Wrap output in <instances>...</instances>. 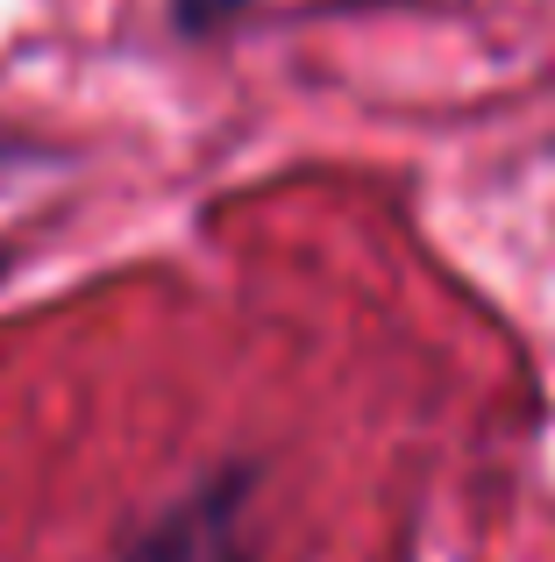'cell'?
<instances>
[{"label": "cell", "instance_id": "obj_1", "mask_svg": "<svg viewBox=\"0 0 555 562\" xmlns=\"http://www.w3.org/2000/svg\"><path fill=\"white\" fill-rule=\"evenodd\" d=\"M257 498H264V470L250 456L214 463L185 492H171L157 513H143L107 549V562H264Z\"/></svg>", "mask_w": 555, "mask_h": 562}, {"label": "cell", "instance_id": "obj_2", "mask_svg": "<svg viewBox=\"0 0 555 562\" xmlns=\"http://www.w3.org/2000/svg\"><path fill=\"white\" fill-rule=\"evenodd\" d=\"M250 8L257 0H171V29H179V36H214V29H228Z\"/></svg>", "mask_w": 555, "mask_h": 562}, {"label": "cell", "instance_id": "obj_3", "mask_svg": "<svg viewBox=\"0 0 555 562\" xmlns=\"http://www.w3.org/2000/svg\"><path fill=\"white\" fill-rule=\"evenodd\" d=\"M0 157H14V143H8V136H0Z\"/></svg>", "mask_w": 555, "mask_h": 562}]
</instances>
